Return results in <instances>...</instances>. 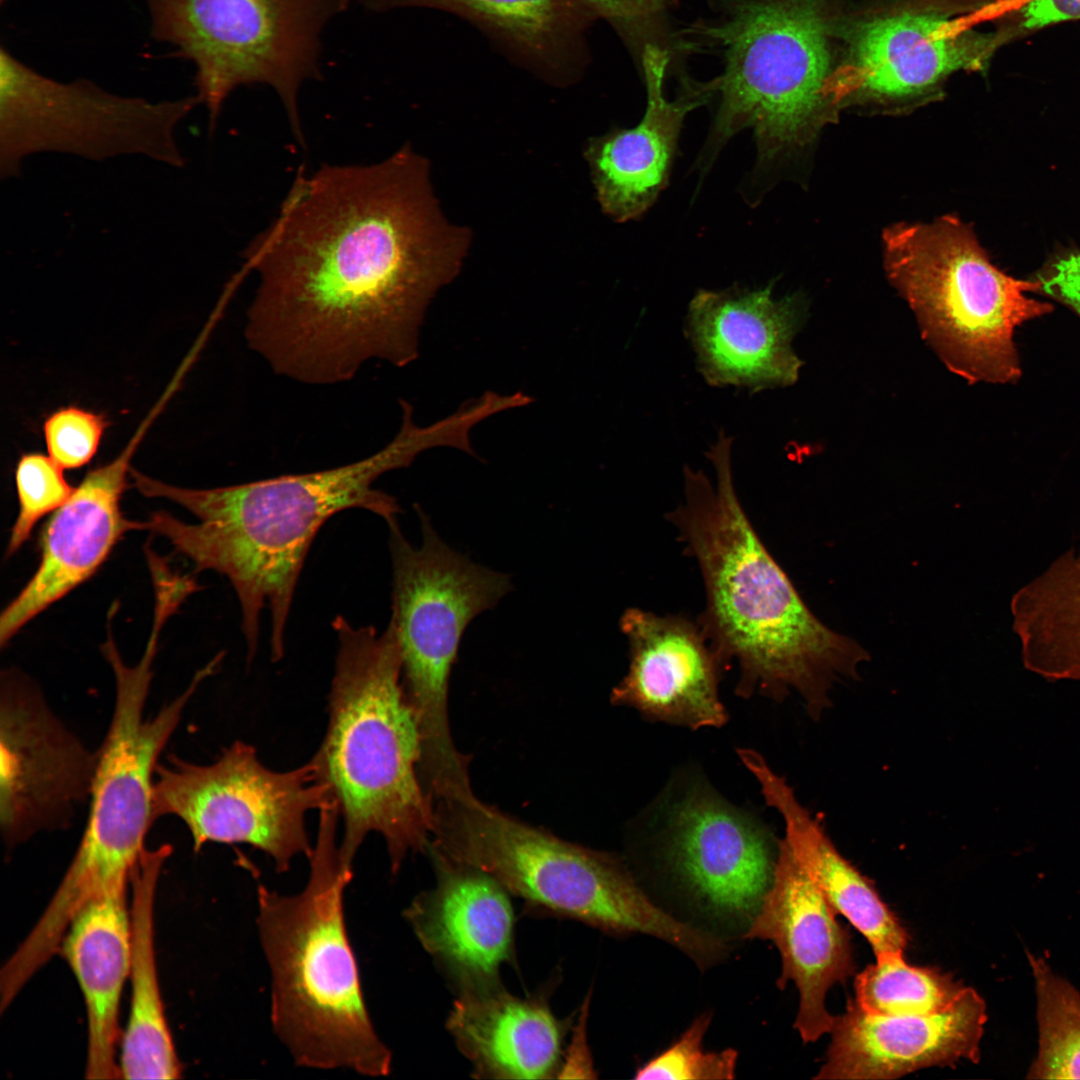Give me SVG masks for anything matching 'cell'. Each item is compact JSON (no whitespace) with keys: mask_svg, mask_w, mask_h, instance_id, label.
Masks as SVG:
<instances>
[{"mask_svg":"<svg viewBox=\"0 0 1080 1080\" xmlns=\"http://www.w3.org/2000/svg\"><path fill=\"white\" fill-rule=\"evenodd\" d=\"M470 242L408 145L375 164L301 172L244 254L240 273L259 277L247 344L276 374L311 385L348 381L373 359L404 367Z\"/></svg>","mask_w":1080,"mask_h":1080,"instance_id":"6da1fadb","label":"cell"},{"mask_svg":"<svg viewBox=\"0 0 1080 1080\" xmlns=\"http://www.w3.org/2000/svg\"><path fill=\"white\" fill-rule=\"evenodd\" d=\"M437 444L436 431L416 425L406 412L386 446L332 469L210 489L173 486L132 467L129 474L142 495L173 501L199 520L187 523L159 511L145 530L168 539L197 571L213 570L230 581L240 604L248 662L257 653L261 612L268 608L271 660L277 662L284 656L298 579L320 528L351 508L372 512L387 525L397 521V500L376 489L375 482Z\"/></svg>","mask_w":1080,"mask_h":1080,"instance_id":"7a4b0ae2","label":"cell"},{"mask_svg":"<svg viewBox=\"0 0 1080 1080\" xmlns=\"http://www.w3.org/2000/svg\"><path fill=\"white\" fill-rule=\"evenodd\" d=\"M731 443L720 432L706 453L715 483L684 468V499L666 514L700 571L705 600L698 623L723 668L737 665L743 697L795 692L818 719L831 706L834 685L855 680L869 654L811 612L763 544L733 484Z\"/></svg>","mask_w":1080,"mask_h":1080,"instance_id":"3957f363","label":"cell"},{"mask_svg":"<svg viewBox=\"0 0 1080 1080\" xmlns=\"http://www.w3.org/2000/svg\"><path fill=\"white\" fill-rule=\"evenodd\" d=\"M338 650L328 697V724L310 760L337 803L344 864L353 866L371 833L386 844L396 873L409 853L428 848L433 803L419 775L421 736L402 682L394 622L379 633L336 616Z\"/></svg>","mask_w":1080,"mask_h":1080,"instance_id":"277c9868","label":"cell"},{"mask_svg":"<svg viewBox=\"0 0 1080 1080\" xmlns=\"http://www.w3.org/2000/svg\"><path fill=\"white\" fill-rule=\"evenodd\" d=\"M319 812L305 888L290 896L257 890L272 1025L298 1065L386 1076L391 1053L370 1020L346 933L343 894L353 870L340 856L337 804Z\"/></svg>","mask_w":1080,"mask_h":1080,"instance_id":"5b68a950","label":"cell"},{"mask_svg":"<svg viewBox=\"0 0 1080 1080\" xmlns=\"http://www.w3.org/2000/svg\"><path fill=\"white\" fill-rule=\"evenodd\" d=\"M713 16L677 31L683 54H720L722 72L703 83L718 109L701 162L751 128L757 166L805 144L832 107L838 66L836 0H706Z\"/></svg>","mask_w":1080,"mask_h":1080,"instance_id":"8992f818","label":"cell"},{"mask_svg":"<svg viewBox=\"0 0 1080 1080\" xmlns=\"http://www.w3.org/2000/svg\"><path fill=\"white\" fill-rule=\"evenodd\" d=\"M433 857L479 870L530 903L616 935L656 937L690 959L711 937L657 906L614 856L567 842L475 794L434 806Z\"/></svg>","mask_w":1080,"mask_h":1080,"instance_id":"52a82bcc","label":"cell"},{"mask_svg":"<svg viewBox=\"0 0 1080 1080\" xmlns=\"http://www.w3.org/2000/svg\"><path fill=\"white\" fill-rule=\"evenodd\" d=\"M158 643L150 639L140 661L127 665L114 643L102 647L115 677V701L97 751L89 812L66 873L33 927L46 946L58 945L79 911L106 890L130 882L153 825V785L158 759L188 702L209 676L202 668L179 696L144 716Z\"/></svg>","mask_w":1080,"mask_h":1080,"instance_id":"ba28073f","label":"cell"},{"mask_svg":"<svg viewBox=\"0 0 1080 1080\" xmlns=\"http://www.w3.org/2000/svg\"><path fill=\"white\" fill-rule=\"evenodd\" d=\"M883 240L888 277L947 368L969 384L1016 383L1022 372L1015 329L1054 310L1026 295L1038 292L1039 282L996 268L955 217L896 225Z\"/></svg>","mask_w":1080,"mask_h":1080,"instance_id":"9c48e42d","label":"cell"},{"mask_svg":"<svg viewBox=\"0 0 1080 1080\" xmlns=\"http://www.w3.org/2000/svg\"><path fill=\"white\" fill-rule=\"evenodd\" d=\"M422 543L413 547L398 522L388 525L392 606L402 657V682L421 736L419 773L431 787L469 775L449 723L451 667L469 622L511 590L509 577L472 563L449 548L416 505Z\"/></svg>","mask_w":1080,"mask_h":1080,"instance_id":"30bf717a","label":"cell"},{"mask_svg":"<svg viewBox=\"0 0 1080 1080\" xmlns=\"http://www.w3.org/2000/svg\"><path fill=\"white\" fill-rule=\"evenodd\" d=\"M151 37L193 64L213 131L228 96L264 84L302 143L299 90L320 77L322 34L348 0H144Z\"/></svg>","mask_w":1080,"mask_h":1080,"instance_id":"8fae6325","label":"cell"},{"mask_svg":"<svg viewBox=\"0 0 1080 1080\" xmlns=\"http://www.w3.org/2000/svg\"><path fill=\"white\" fill-rule=\"evenodd\" d=\"M198 105L196 95L151 101L87 78L57 80L1 45L0 177L19 176L24 159L44 152L92 161L139 155L183 168L176 129Z\"/></svg>","mask_w":1080,"mask_h":1080,"instance_id":"7c38bea8","label":"cell"},{"mask_svg":"<svg viewBox=\"0 0 1080 1080\" xmlns=\"http://www.w3.org/2000/svg\"><path fill=\"white\" fill-rule=\"evenodd\" d=\"M334 801L311 761L275 771L241 740L210 764L171 755L158 763L153 785V818L180 819L200 851L207 843L248 844L264 852L276 871L289 870L294 857H310L313 846L306 816Z\"/></svg>","mask_w":1080,"mask_h":1080,"instance_id":"4fadbf2b","label":"cell"},{"mask_svg":"<svg viewBox=\"0 0 1080 1080\" xmlns=\"http://www.w3.org/2000/svg\"><path fill=\"white\" fill-rule=\"evenodd\" d=\"M837 36L833 106L848 99L926 95L955 72L983 69L1000 42L973 30L948 0H913L842 15Z\"/></svg>","mask_w":1080,"mask_h":1080,"instance_id":"5bb4252c","label":"cell"},{"mask_svg":"<svg viewBox=\"0 0 1080 1080\" xmlns=\"http://www.w3.org/2000/svg\"><path fill=\"white\" fill-rule=\"evenodd\" d=\"M0 828L11 849L36 833L62 829L90 799L97 752L58 719L40 690L2 673Z\"/></svg>","mask_w":1080,"mask_h":1080,"instance_id":"9a60e30c","label":"cell"},{"mask_svg":"<svg viewBox=\"0 0 1080 1080\" xmlns=\"http://www.w3.org/2000/svg\"><path fill=\"white\" fill-rule=\"evenodd\" d=\"M162 409L156 404L122 452L91 470L47 522L40 540L39 566L1 614V647L39 613L89 579L124 534L145 530V522L123 515L121 497L132 455Z\"/></svg>","mask_w":1080,"mask_h":1080,"instance_id":"2e32d148","label":"cell"},{"mask_svg":"<svg viewBox=\"0 0 1080 1080\" xmlns=\"http://www.w3.org/2000/svg\"><path fill=\"white\" fill-rule=\"evenodd\" d=\"M744 937L770 940L778 948L777 986L784 989L793 981L798 989L794 1027L803 1042L830 1032L834 1016L826 1009V994L855 971L850 936L783 839L772 884Z\"/></svg>","mask_w":1080,"mask_h":1080,"instance_id":"e0dca14e","label":"cell"},{"mask_svg":"<svg viewBox=\"0 0 1080 1080\" xmlns=\"http://www.w3.org/2000/svg\"><path fill=\"white\" fill-rule=\"evenodd\" d=\"M772 285L700 289L691 299L685 333L709 385L755 393L798 379L802 361L791 343L804 321V304L796 295L774 300Z\"/></svg>","mask_w":1080,"mask_h":1080,"instance_id":"ac0fdd59","label":"cell"},{"mask_svg":"<svg viewBox=\"0 0 1080 1080\" xmlns=\"http://www.w3.org/2000/svg\"><path fill=\"white\" fill-rule=\"evenodd\" d=\"M619 626L628 642L629 666L612 690L613 704L693 730L727 722L719 696L724 668L698 622L632 607Z\"/></svg>","mask_w":1080,"mask_h":1080,"instance_id":"d6986e66","label":"cell"},{"mask_svg":"<svg viewBox=\"0 0 1080 1080\" xmlns=\"http://www.w3.org/2000/svg\"><path fill=\"white\" fill-rule=\"evenodd\" d=\"M777 852L761 826L711 793L687 795L670 820L668 860L717 915L751 922L772 884Z\"/></svg>","mask_w":1080,"mask_h":1080,"instance_id":"ffe728a7","label":"cell"},{"mask_svg":"<svg viewBox=\"0 0 1080 1080\" xmlns=\"http://www.w3.org/2000/svg\"><path fill=\"white\" fill-rule=\"evenodd\" d=\"M987 1021L984 999L966 987L945 1010L879 1015L852 1000L834 1017L832 1040L816 1079H896L919 1069L977 1063Z\"/></svg>","mask_w":1080,"mask_h":1080,"instance_id":"44dd1931","label":"cell"},{"mask_svg":"<svg viewBox=\"0 0 1080 1080\" xmlns=\"http://www.w3.org/2000/svg\"><path fill=\"white\" fill-rule=\"evenodd\" d=\"M667 52L648 47L641 60L647 91L646 111L630 129H613L591 138L584 156L602 210L617 222L642 216L668 183L686 114L710 99L702 83L682 77L676 98L668 100L664 82Z\"/></svg>","mask_w":1080,"mask_h":1080,"instance_id":"7402d4cb","label":"cell"},{"mask_svg":"<svg viewBox=\"0 0 1080 1080\" xmlns=\"http://www.w3.org/2000/svg\"><path fill=\"white\" fill-rule=\"evenodd\" d=\"M433 858L438 884L415 898L406 917L423 947L467 987L493 984L511 951L513 910L507 891L479 870Z\"/></svg>","mask_w":1080,"mask_h":1080,"instance_id":"603a6c76","label":"cell"},{"mask_svg":"<svg viewBox=\"0 0 1080 1080\" xmlns=\"http://www.w3.org/2000/svg\"><path fill=\"white\" fill-rule=\"evenodd\" d=\"M738 754L760 785L766 803L781 816L783 840L834 912L849 920L875 955L904 952L909 935L872 882L838 852L786 780L759 753L740 749Z\"/></svg>","mask_w":1080,"mask_h":1080,"instance_id":"cb8c5ba5","label":"cell"},{"mask_svg":"<svg viewBox=\"0 0 1080 1080\" xmlns=\"http://www.w3.org/2000/svg\"><path fill=\"white\" fill-rule=\"evenodd\" d=\"M126 888L127 884L117 885L90 900L72 920L59 947L86 1005L88 1079L120 1077L115 1061L118 1012L132 953Z\"/></svg>","mask_w":1080,"mask_h":1080,"instance_id":"d4e9b609","label":"cell"},{"mask_svg":"<svg viewBox=\"0 0 1080 1080\" xmlns=\"http://www.w3.org/2000/svg\"><path fill=\"white\" fill-rule=\"evenodd\" d=\"M447 1027L479 1075L544 1079L557 1067L561 1027L541 1001L516 998L492 984L467 987Z\"/></svg>","mask_w":1080,"mask_h":1080,"instance_id":"484cf974","label":"cell"},{"mask_svg":"<svg viewBox=\"0 0 1080 1080\" xmlns=\"http://www.w3.org/2000/svg\"><path fill=\"white\" fill-rule=\"evenodd\" d=\"M171 853L170 844L146 848L130 876L132 996L119 1064L120 1077L125 1079H175L181 1073L163 1009L154 950L156 886Z\"/></svg>","mask_w":1080,"mask_h":1080,"instance_id":"4316f807","label":"cell"},{"mask_svg":"<svg viewBox=\"0 0 1080 1080\" xmlns=\"http://www.w3.org/2000/svg\"><path fill=\"white\" fill-rule=\"evenodd\" d=\"M1010 610L1025 667L1049 680H1080V551L1019 588Z\"/></svg>","mask_w":1080,"mask_h":1080,"instance_id":"83f0119b","label":"cell"},{"mask_svg":"<svg viewBox=\"0 0 1080 1080\" xmlns=\"http://www.w3.org/2000/svg\"><path fill=\"white\" fill-rule=\"evenodd\" d=\"M367 9L405 6L445 8L494 28L535 54L545 55L569 40L595 15L580 0H359Z\"/></svg>","mask_w":1080,"mask_h":1080,"instance_id":"f1b7e54d","label":"cell"},{"mask_svg":"<svg viewBox=\"0 0 1080 1080\" xmlns=\"http://www.w3.org/2000/svg\"><path fill=\"white\" fill-rule=\"evenodd\" d=\"M904 952L876 955L855 977L854 1002L879 1015H922L947 1009L967 986L932 967L910 965Z\"/></svg>","mask_w":1080,"mask_h":1080,"instance_id":"f546056e","label":"cell"},{"mask_svg":"<svg viewBox=\"0 0 1080 1080\" xmlns=\"http://www.w3.org/2000/svg\"><path fill=\"white\" fill-rule=\"evenodd\" d=\"M1036 994L1038 1049L1029 1079H1080V992L1041 957L1026 952Z\"/></svg>","mask_w":1080,"mask_h":1080,"instance_id":"4dcf8cb0","label":"cell"},{"mask_svg":"<svg viewBox=\"0 0 1080 1080\" xmlns=\"http://www.w3.org/2000/svg\"><path fill=\"white\" fill-rule=\"evenodd\" d=\"M711 1014L697 1017L668 1048L637 1069L635 1079L727 1080L735 1078L738 1054L731 1048L705 1051Z\"/></svg>","mask_w":1080,"mask_h":1080,"instance_id":"1f68e13d","label":"cell"},{"mask_svg":"<svg viewBox=\"0 0 1080 1080\" xmlns=\"http://www.w3.org/2000/svg\"><path fill=\"white\" fill-rule=\"evenodd\" d=\"M62 470L50 456L43 454L29 453L19 459L15 471L19 513L11 529L7 556L27 541L42 517L56 511L72 495L75 488L69 485Z\"/></svg>","mask_w":1080,"mask_h":1080,"instance_id":"d6a6232c","label":"cell"},{"mask_svg":"<svg viewBox=\"0 0 1080 1080\" xmlns=\"http://www.w3.org/2000/svg\"><path fill=\"white\" fill-rule=\"evenodd\" d=\"M595 15L604 17L640 62L648 47L664 50L678 65L677 31L668 21L666 0H580Z\"/></svg>","mask_w":1080,"mask_h":1080,"instance_id":"836d02e7","label":"cell"},{"mask_svg":"<svg viewBox=\"0 0 1080 1080\" xmlns=\"http://www.w3.org/2000/svg\"><path fill=\"white\" fill-rule=\"evenodd\" d=\"M105 426L103 417L93 412L59 409L44 423L47 452L63 469L82 467L97 452Z\"/></svg>","mask_w":1080,"mask_h":1080,"instance_id":"e575fe53","label":"cell"},{"mask_svg":"<svg viewBox=\"0 0 1080 1080\" xmlns=\"http://www.w3.org/2000/svg\"><path fill=\"white\" fill-rule=\"evenodd\" d=\"M1038 293L1062 303L1080 317V252L1054 257L1036 276Z\"/></svg>","mask_w":1080,"mask_h":1080,"instance_id":"d590c367","label":"cell"},{"mask_svg":"<svg viewBox=\"0 0 1080 1080\" xmlns=\"http://www.w3.org/2000/svg\"><path fill=\"white\" fill-rule=\"evenodd\" d=\"M1020 16L1026 29L1080 19V0H1026Z\"/></svg>","mask_w":1080,"mask_h":1080,"instance_id":"8d00e7d4","label":"cell"},{"mask_svg":"<svg viewBox=\"0 0 1080 1080\" xmlns=\"http://www.w3.org/2000/svg\"><path fill=\"white\" fill-rule=\"evenodd\" d=\"M589 996L582 1009L579 1025L575 1031L573 1044L571 1045L567 1062L561 1070V1077L596 1078L592 1059L586 1044V1018L589 1004Z\"/></svg>","mask_w":1080,"mask_h":1080,"instance_id":"74e56055","label":"cell"},{"mask_svg":"<svg viewBox=\"0 0 1080 1080\" xmlns=\"http://www.w3.org/2000/svg\"><path fill=\"white\" fill-rule=\"evenodd\" d=\"M159 571H171V572H174V571H172V570H170V569H159V570H156V571H154V572H153V574H152V576H153V575H154V574H155L156 572H159ZM175 573H176V572H175ZM183 576H186V577H187L188 579H190V580L192 581V583H193V585H194V587H195V591H196V590H197V587H196V584H195V582H194V581H193V580H192V579H191V578H190L189 576H187V575H183Z\"/></svg>","mask_w":1080,"mask_h":1080,"instance_id":"f35d334b","label":"cell"},{"mask_svg":"<svg viewBox=\"0 0 1080 1080\" xmlns=\"http://www.w3.org/2000/svg\"><path fill=\"white\" fill-rule=\"evenodd\" d=\"M8 1H9V0H0V4H1V5H3V4H5V3H6V2H8Z\"/></svg>","mask_w":1080,"mask_h":1080,"instance_id":"ab89813d","label":"cell"},{"mask_svg":"<svg viewBox=\"0 0 1080 1080\" xmlns=\"http://www.w3.org/2000/svg\"><path fill=\"white\" fill-rule=\"evenodd\" d=\"M424 789H425V788H424ZM425 791H426V790H425ZM472 792H473V791H472ZM472 792H471V793H472ZM469 794H470V793H469ZM466 795H468V794H466ZM463 796H465V795H463ZM458 797H461V796H458ZM452 798H455V797H452ZM430 799H431V798H430ZM447 799H450V798H447ZM442 800H444V799H442ZM438 801H440V800H438ZM433 802H437V801H433Z\"/></svg>","mask_w":1080,"mask_h":1080,"instance_id":"60d3db41","label":"cell"}]
</instances>
